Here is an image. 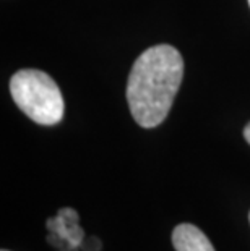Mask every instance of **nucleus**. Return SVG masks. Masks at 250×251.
Segmentation results:
<instances>
[{
	"instance_id": "obj_1",
	"label": "nucleus",
	"mask_w": 250,
	"mask_h": 251,
	"mask_svg": "<svg viewBox=\"0 0 250 251\" xmlns=\"http://www.w3.org/2000/svg\"><path fill=\"white\" fill-rule=\"evenodd\" d=\"M184 76V58L172 46L146 49L135 60L127 81V102L132 117L143 128L166 120Z\"/></svg>"
},
{
	"instance_id": "obj_2",
	"label": "nucleus",
	"mask_w": 250,
	"mask_h": 251,
	"mask_svg": "<svg viewBox=\"0 0 250 251\" xmlns=\"http://www.w3.org/2000/svg\"><path fill=\"white\" fill-rule=\"evenodd\" d=\"M10 94L15 104L39 125H56L63 117V98L49 75L26 68L10 79Z\"/></svg>"
},
{
	"instance_id": "obj_3",
	"label": "nucleus",
	"mask_w": 250,
	"mask_h": 251,
	"mask_svg": "<svg viewBox=\"0 0 250 251\" xmlns=\"http://www.w3.org/2000/svg\"><path fill=\"white\" fill-rule=\"evenodd\" d=\"M47 228H49V232H54L65 240L73 248V251H78L84 242V232L78 224V214L70 207H63L58 211L57 217L49 219Z\"/></svg>"
},
{
	"instance_id": "obj_4",
	"label": "nucleus",
	"mask_w": 250,
	"mask_h": 251,
	"mask_svg": "<svg viewBox=\"0 0 250 251\" xmlns=\"http://www.w3.org/2000/svg\"><path fill=\"white\" fill-rule=\"evenodd\" d=\"M175 251H215L208 237L192 224H180L172 232Z\"/></svg>"
},
{
	"instance_id": "obj_5",
	"label": "nucleus",
	"mask_w": 250,
	"mask_h": 251,
	"mask_svg": "<svg viewBox=\"0 0 250 251\" xmlns=\"http://www.w3.org/2000/svg\"><path fill=\"white\" fill-rule=\"evenodd\" d=\"M82 250H84V251H99L101 250V242L98 238L84 240V242L82 243Z\"/></svg>"
},
{
	"instance_id": "obj_6",
	"label": "nucleus",
	"mask_w": 250,
	"mask_h": 251,
	"mask_svg": "<svg viewBox=\"0 0 250 251\" xmlns=\"http://www.w3.org/2000/svg\"><path fill=\"white\" fill-rule=\"evenodd\" d=\"M244 138H246V141L250 144V124H247L246 128H244Z\"/></svg>"
},
{
	"instance_id": "obj_7",
	"label": "nucleus",
	"mask_w": 250,
	"mask_h": 251,
	"mask_svg": "<svg viewBox=\"0 0 250 251\" xmlns=\"http://www.w3.org/2000/svg\"><path fill=\"white\" fill-rule=\"evenodd\" d=\"M249 221H250V214H249Z\"/></svg>"
},
{
	"instance_id": "obj_8",
	"label": "nucleus",
	"mask_w": 250,
	"mask_h": 251,
	"mask_svg": "<svg viewBox=\"0 0 250 251\" xmlns=\"http://www.w3.org/2000/svg\"><path fill=\"white\" fill-rule=\"evenodd\" d=\"M2 251H7V250H2Z\"/></svg>"
},
{
	"instance_id": "obj_9",
	"label": "nucleus",
	"mask_w": 250,
	"mask_h": 251,
	"mask_svg": "<svg viewBox=\"0 0 250 251\" xmlns=\"http://www.w3.org/2000/svg\"><path fill=\"white\" fill-rule=\"evenodd\" d=\"M249 5H250V0H249Z\"/></svg>"
}]
</instances>
